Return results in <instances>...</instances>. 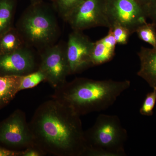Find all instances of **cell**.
I'll use <instances>...</instances> for the list:
<instances>
[{"label":"cell","instance_id":"cell-22","mask_svg":"<svg viewBox=\"0 0 156 156\" xmlns=\"http://www.w3.org/2000/svg\"><path fill=\"white\" fill-rule=\"evenodd\" d=\"M147 18L156 27V0H153L146 9Z\"/></svg>","mask_w":156,"mask_h":156},{"label":"cell","instance_id":"cell-2","mask_svg":"<svg viewBox=\"0 0 156 156\" xmlns=\"http://www.w3.org/2000/svg\"><path fill=\"white\" fill-rule=\"evenodd\" d=\"M130 86L131 82L128 80H96L77 78L55 89L52 97L81 116L108 109Z\"/></svg>","mask_w":156,"mask_h":156},{"label":"cell","instance_id":"cell-6","mask_svg":"<svg viewBox=\"0 0 156 156\" xmlns=\"http://www.w3.org/2000/svg\"><path fill=\"white\" fill-rule=\"evenodd\" d=\"M73 30L103 27L109 28L105 0H83L65 20Z\"/></svg>","mask_w":156,"mask_h":156},{"label":"cell","instance_id":"cell-1","mask_svg":"<svg viewBox=\"0 0 156 156\" xmlns=\"http://www.w3.org/2000/svg\"><path fill=\"white\" fill-rule=\"evenodd\" d=\"M34 144L46 154L85 156L80 116L54 98L39 105L29 123Z\"/></svg>","mask_w":156,"mask_h":156},{"label":"cell","instance_id":"cell-9","mask_svg":"<svg viewBox=\"0 0 156 156\" xmlns=\"http://www.w3.org/2000/svg\"><path fill=\"white\" fill-rule=\"evenodd\" d=\"M82 32L73 30L66 44L70 75L79 73L93 67L91 56L94 42Z\"/></svg>","mask_w":156,"mask_h":156},{"label":"cell","instance_id":"cell-20","mask_svg":"<svg viewBox=\"0 0 156 156\" xmlns=\"http://www.w3.org/2000/svg\"><path fill=\"white\" fill-rule=\"evenodd\" d=\"M156 102V89L149 92L146 96L142 106L140 109V113L142 115L151 116L154 114V109Z\"/></svg>","mask_w":156,"mask_h":156},{"label":"cell","instance_id":"cell-10","mask_svg":"<svg viewBox=\"0 0 156 156\" xmlns=\"http://www.w3.org/2000/svg\"><path fill=\"white\" fill-rule=\"evenodd\" d=\"M38 67L35 54L27 46L0 55V76H22L35 71Z\"/></svg>","mask_w":156,"mask_h":156},{"label":"cell","instance_id":"cell-13","mask_svg":"<svg viewBox=\"0 0 156 156\" xmlns=\"http://www.w3.org/2000/svg\"><path fill=\"white\" fill-rule=\"evenodd\" d=\"M22 76H0V109L8 105L19 92Z\"/></svg>","mask_w":156,"mask_h":156},{"label":"cell","instance_id":"cell-8","mask_svg":"<svg viewBox=\"0 0 156 156\" xmlns=\"http://www.w3.org/2000/svg\"><path fill=\"white\" fill-rule=\"evenodd\" d=\"M38 69L44 73L46 81L53 88L65 83L70 75L66 50V45L55 44L40 51Z\"/></svg>","mask_w":156,"mask_h":156},{"label":"cell","instance_id":"cell-19","mask_svg":"<svg viewBox=\"0 0 156 156\" xmlns=\"http://www.w3.org/2000/svg\"><path fill=\"white\" fill-rule=\"evenodd\" d=\"M112 32L117 44L126 45L128 44L131 33L126 27L117 23L112 25L108 28Z\"/></svg>","mask_w":156,"mask_h":156},{"label":"cell","instance_id":"cell-24","mask_svg":"<svg viewBox=\"0 0 156 156\" xmlns=\"http://www.w3.org/2000/svg\"><path fill=\"white\" fill-rule=\"evenodd\" d=\"M145 9L153 0H136Z\"/></svg>","mask_w":156,"mask_h":156},{"label":"cell","instance_id":"cell-14","mask_svg":"<svg viewBox=\"0 0 156 156\" xmlns=\"http://www.w3.org/2000/svg\"><path fill=\"white\" fill-rule=\"evenodd\" d=\"M25 46L22 37L14 27L0 37V55L12 53Z\"/></svg>","mask_w":156,"mask_h":156},{"label":"cell","instance_id":"cell-18","mask_svg":"<svg viewBox=\"0 0 156 156\" xmlns=\"http://www.w3.org/2000/svg\"><path fill=\"white\" fill-rule=\"evenodd\" d=\"M83 0H52L54 9L63 19Z\"/></svg>","mask_w":156,"mask_h":156},{"label":"cell","instance_id":"cell-21","mask_svg":"<svg viewBox=\"0 0 156 156\" xmlns=\"http://www.w3.org/2000/svg\"><path fill=\"white\" fill-rule=\"evenodd\" d=\"M46 154L35 145L20 151V156H43Z\"/></svg>","mask_w":156,"mask_h":156},{"label":"cell","instance_id":"cell-11","mask_svg":"<svg viewBox=\"0 0 156 156\" xmlns=\"http://www.w3.org/2000/svg\"><path fill=\"white\" fill-rule=\"evenodd\" d=\"M137 55L140 61L137 76L153 89H156V48L141 47Z\"/></svg>","mask_w":156,"mask_h":156},{"label":"cell","instance_id":"cell-5","mask_svg":"<svg viewBox=\"0 0 156 156\" xmlns=\"http://www.w3.org/2000/svg\"><path fill=\"white\" fill-rule=\"evenodd\" d=\"M105 7L110 27L120 24L131 35L147 22L146 9L136 0H105Z\"/></svg>","mask_w":156,"mask_h":156},{"label":"cell","instance_id":"cell-4","mask_svg":"<svg viewBox=\"0 0 156 156\" xmlns=\"http://www.w3.org/2000/svg\"><path fill=\"white\" fill-rule=\"evenodd\" d=\"M87 156H125L128 132L119 117L100 114L94 125L84 132Z\"/></svg>","mask_w":156,"mask_h":156},{"label":"cell","instance_id":"cell-23","mask_svg":"<svg viewBox=\"0 0 156 156\" xmlns=\"http://www.w3.org/2000/svg\"><path fill=\"white\" fill-rule=\"evenodd\" d=\"M20 151L13 150L0 146V156H20Z\"/></svg>","mask_w":156,"mask_h":156},{"label":"cell","instance_id":"cell-7","mask_svg":"<svg viewBox=\"0 0 156 156\" xmlns=\"http://www.w3.org/2000/svg\"><path fill=\"white\" fill-rule=\"evenodd\" d=\"M0 144L17 151L34 145L29 123L22 111L16 110L0 122Z\"/></svg>","mask_w":156,"mask_h":156},{"label":"cell","instance_id":"cell-15","mask_svg":"<svg viewBox=\"0 0 156 156\" xmlns=\"http://www.w3.org/2000/svg\"><path fill=\"white\" fill-rule=\"evenodd\" d=\"M16 0H0V37L13 27Z\"/></svg>","mask_w":156,"mask_h":156},{"label":"cell","instance_id":"cell-16","mask_svg":"<svg viewBox=\"0 0 156 156\" xmlns=\"http://www.w3.org/2000/svg\"><path fill=\"white\" fill-rule=\"evenodd\" d=\"M135 33L140 40L156 48V27L151 22H147L140 25Z\"/></svg>","mask_w":156,"mask_h":156},{"label":"cell","instance_id":"cell-17","mask_svg":"<svg viewBox=\"0 0 156 156\" xmlns=\"http://www.w3.org/2000/svg\"><path fill=\"white\" fill-rule=\"evenodd\" d=\"M43 81H46V77L44 73L39 69L27 75L22 76L19 92L24 89L34 88Z\"/></svg>","mask_w":156,"mask_h":156},{"label":"cell","instance_id":"cell-25","mask_svg":"<svg viewBox=\"0 0 156 156\" xmlns=\"http://www.w3.org/2000/svg\"><path fill=\"white\" fill-rule=\"evenodd\" d=\"M31 4H38L43 2V0H30Z\"/></svg>","mask_w":156,"mask_h":156},{"label":"cell","instance_id":"cell-12","mask_svg":"<svg viewBox=\"0 0 156 156\" xmlns=\"http://www.w3.org/2000/svg\"><path fill=\"white\" fill-rule=\"evenodd\" d=\"M117 44L109 30L106 36L94 42L91 56L92 66L100 65L112 60L115 56Z\"/></svg>","mask_w":156,"mask_h":156},{"label":"cell","instance_id":"cell-3","mask_svg":"<svg viewBox=\"0 0 156 156\" xmlns=\"http://www.w3.org/2000/svg\"><path fill=\"white\" fill-rule=\"evenodd\" d=\"M15 27L25 45L40 52L56 44L60 33L55 15L43 2L30 4Z\"/></svg>","mask_w":156,"mask_h":156}]
</instances>
